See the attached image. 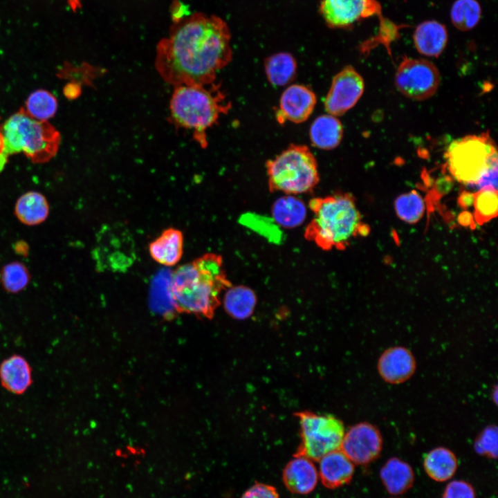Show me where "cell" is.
<instances>
[{"mask_svg":"<svg viewBox=\"0 0 498 498\" xmlns=\"http://www.w3.org/2000/svg\"><path fill=\"white\" fill-rule=\"evenodd\" d=\"M230 32L215 15L195 12L173 21L168 35L156 46L155 65L165 82L175 86L210 84L231 61Z\"/></svg>","mask_w":498,"mask_h":498,"instance_id":"6da1fadb","label":"cell"},{"mask_svg":"<svg viewBox=\"0 0 498 498\" xmlns=\"http://www.w3.org/2000/svg\"><path fill=\"white\" fill-rule=\"evenodd\" d=\"M232 286L222 257L207 253L174 270L170 293L175 308L211 318L221 303V293Z\"/></svg>","mask_w":498,"mask_h":498,"instance_id":"7a4b0ae2","label":"cell"},{"mask_svg":"<svg viewBox=\"0 0 498 498\" xmlns=\"http://www.w3.org/2000/svg\"><path fill=\"white\" fill-rule=\"evenodd\" d=\"M308 207L313 216L305 228L304 238L323 250H344L354 237L369 232L351 194L315 197Z\"/></svg>","mask_w":498,"mask_h":498,"instance_id":"3957f363","label":"cell"},{"mask_svg":"<svg viewBox=\"0 0 498 498\" xmlns=\"http://www.w3.org/2000/svg\"><path fill=\"white\" fill-rule=\"evenodd\" d=\"M214 83L177 86L170 100L172 121L179 127L192 131L203 147L208 144L207 130L231 107L224 93Z\"/></svg>","mask_w":498,"mask_h":498,"instance_id":"277c9868","label":"cell"},{"mask_svg":"<svg viewBox=\"0 0 498 498\" xmlns=\"http://www.w3.org/2000/svg\"><path fill=\"white\" fill-rule=\"evenodd\" d=\"M59 132L48 122L36 120L22 108L0 125V173L8 158L22 153L35 163H44L57 154Z\"/></svg>","mask_w":498,"mask_h":498,"instance_id":"5b68a950","label":"cell"},{"mask_svg":"<svg viewBox=\"0 0 498 498\" xmlns=\"http://www.w3.org/2000/svg\"><path fill=\"white\" fill-rule=\"evenodd\" d=\"M268 190L296 195L311 192L320 181L317 160L304 145L291 144L266 163Z\"/></svg>","mask_w":498,"mask_h":498,"instance_id":"8992f818","label":"cell"},{"mask_svg":"<svg viewBox=\"0 0 498 498\" xmlns=\"http://www.w3.org/2000/svg\"><path fill=\"white\" fill-rule=\"evenodd\" d=\"M445 158L452 178L472 188L490 167L497 165L496 145L487 132L454 140Z\"/></svg>","mask_w":498,"mask_h":498,"instance_id":"52a82bcc","label":"cell"},{"mask_svg":"<svg viewBox=\"0 0 498 498\" xmlns=\"http://www.w3.org/2000/svg\"><path fill=\"white\" fill-rule=\"evenodd\" d=\"M301 443L295 455L318 461L326 454L340 449L344 435L342 422L331 415L298 412Z\"/></svg>","mask_w":498,"mask_h":498,"instance_id":"ba28073f","label":"cell"},{"mask_svg":"<svg viewBox=\"0 0 498 498\" xmlns=\"http://www.w3.org/2000/svg\"><path fill=\"white\" fill-rule=\"evenodd\" d=\"M93 256L101 271H126L136 259L134 242L130 232L122 225L102 227L98 232Z\"/></svg>","mask_w":498,"mask_h":498,"instance_id":"9c48e42d","label":"cell"},{"mask_svg":"<svg viewBox=\"0 0 498 498\" xmlns=\"http://www.w3.org/2000/svg\"><path fill=\"white\" fill-rule=\"evenodd\" d=\"M440 73L436 66L423 59L405 57L395 74V85L405 97L414 100L431 98L440 84Z\"/></svg>","mask_w":498,"mask_h":498,"instance_id":"30bf717a","label":"cell"},{"mask_svg":"<svg viewBox=\"0 0 498 498\" xmlns=\"http://www.w3.org/2000/svg\"><path fill=\"white\" fill-rule=\"evenodd\" d=\"M365 83L351 66H347L333 77L324 101L327 113L340 116L356 105L362 96Z\"/></svg>","mask_w":498,"mask_h":498,"instance_id":"8fae6325","label":"cell"},{"mask_svg":"<svg viewBox=\"0 0 498 498\" xmlns=\"http://www.w3.org/2000/svg\"><path fill=\"white\" fill-rule=\"evenodd\" d=\"M382 448V438L378 427L362 422L344 433L340 450L354 464L367 465L379 456Z\"/></svg>","mask_w":498,"mask_h":498,"instance_id":"7c38bea8","label":"cell"},{"mask_svg":"<svg viewBox=\"0 0 498 498\" xmlns=\"http://www.w3.org/2000/svg\"><path fill=\"white\" fill-rule=\"evenodd\" d=\"M320 12L328 26L344 28L362 19L378 15L380 6L376 0H322Z\"/></svg>","mask_w":498,"mask_h":498,"instance_id":"4fadbf2b","label":"cell"},{"mask_svg":"<svg viewBox=\"0 0 498 498\" xmlns=\"http://www.w3.org/2000/svg\"><path fill=\"white\" fill-rule=\"evenodd\" d=\"M316 103V95L311 88L303 84H291L281 95L276 120L280 124L287 121L296 124L305 122L312 114Z\"/></svg>","mask_w":498,"mask_h":498,"instance_id":"5bb4252c","label":"cell"},{"mask_svg":"<svg viewBox=\"0 0 498 498\" xmlns=\"http://www.w3.org/2000/svg\"><path fill=\"white\" fill-rule=\"evenodd\" d=\"M416 367L412 353L404 347L396 346L386 349L381 354L377 369L384 381L398 385L409 380L414 374Z\"/></svg>","mask_w":498,"mask_h":498,"instance_id":"9a60e30c","label":"cell"},{"mask_svg":"<svg viewBox=\"0 0 498 498\" xmlns=\"http://www.w3.org/2000/svg\"><path fill=\"white\" fill-rule=\"evenodd\" d=\"M318 471L313 461L300 455H294L284 467L282 480L286 488L292 493L306 495L311 492L317 484Z\"/></svg>","mask_w":498,"mask_h":498,"instance_id":"2e32d148","label":"cell"},{"mask_svg":"<svg viewBox=\"0 0 498 498\" xmlns=\"http://www.w3.org/2000/svg\"><path fill=\"white\" fill-rule=\"evenodd\" d=\"M317 461L318 475L326 488L335 489L351 481L354 473V463L342 450L330 452Z\"/></svg>","mask_w":498,"mask_h":498,"instance_id":"e0dca14e","label":"cell"},{"mask_svg":"<svg viewBox=\"0 0 498 498\" xmlns=\"http://www.w3.org/2000/svg\"><path fill=\"white\" fill-rule=\"evenodd\" d=\"M446 27L434 20L425 21L417 26L413 35L414 46L422 55L439 57L448 42Z\"/></svg>","mask_w":498,"mask_h":498,"instance_id":"ac0fdd59","label":"cell"},{"mask_svg":"<svg viewBox=\"0 0 498 498\" xmlns=\"http://www.w3.org/2000/svg\"><path fill=\"white\" fill-rule=\"evenodd\" d=\"M2 386L15 394H24L32 384V371L28 361L21 356L12 355L0 365Z\"/></svg>","mask_w":498,"mask_h":498,"instance_id":"d6986e66","label":"cell"},{"mask_svg":"<svg viewBox=\"0 0 498 498\" xmlns=\"http://www.w3.org/2000/svg\"><path fill=\"white\" fill-rule=\"evenodd\" d=\"M149 251L151 258L157 263L172 266L181 259L183 252V234L176 228L165 229L149 243Z\"/></svg>","mask_w":498,"mask_h":498,"instance_id":"ffe728a7","label":"cell"},{"mask_svg":"<svg viewBox=\"0 0 498 498\" xmlns=\"http://www.w3.org/2000/svg\"><path fill=\"white\" fill-rule=\"evenodd\" d=\"M343 137V127L335 116L326 113L317 117L309 129V138L313 147L331 150L337 147Z\"/></svg>","mask_w":498,"mask_h":498,"instance_id":"44dd1931","label":"cell"},{"mask_svg":"<svg viewBox=\"0 0 498 498\" xmlns=\"http://www.w3.org/2000/svg\"><path fill=\"white\" fill-rule=\"evenodd\" d=\"M380 477L387 491L393 495L406 492L414 481L411 465L396 457L390 458L385 462L380 469Z\"/></svg>","mask_w":498,"mask_h":498,"instance_id":"7402d4cb","label":"cell"},{"mask_svg":"<svg viewBox=\"0 0 498 498\" xmlns=\"http://www.w3.org/2000/svg\"><path fill=\"white\" fill-rule=\"evenodd\" d=\"M15 212L17 219L27 225L44 222L49 214V205L41 193L30 191L22 194L17 201Z\"/></svg>","mask_w":498,"mask_h":498,"instance_id":"603a6c76","label":"cell"},{"mask_svg":"<svg viewBox=\"0 0 498 498\" xmlns=\"http://www.w3.org/2000/svg\"><path fill=\"white\" fill-rule=\"evenodd\" d=\"M423 466L432 479L439 482L445 481L455 474L458 466L457 458L450 450L439 447L426 454Z\"/></svg>","mask_w":498,"mask_h":498,"instance_id":"cb8c5ba5","label":"cell"},{"mask_svg":"<svg viewBox=\"0 0 498 498\" xmlns=\"http://www.w3.org/2000/svg\"><path fill=\"white\" fill-rule=\"evenodd\" d=\"M257 296L250 288L244 286H230L223 297V306L227 313L239 320L250 317L255 308Z\"/></svg>","mask_w":498,"mask_h":498,"instance_id":"d4e9b609","label":"cell"},{"mask_svg":"<svg viewBox=\"0 0 498 498\" xmlns=\"http://www.w3.org/2000/svg\"><path fill=\"white\" fill-rule=\"evenodd\" d=\"M297 68L296 59L286 52L270 55L264 61L266 77L275 86H282L290 83L295 77Z\"/></svg>","mask_w":498,"mask_h":498,"instance_id":"484cf974","label":"cell"},{"mask_svg":"<svg viewBox=\"0 0 498 498\" xmlns=\"http://www.w3.org/2000/svg\"><path fill=\"white\" fill-rule=\"evenodd\" d=\"M271 212L277 223L284 228H294L304 221L306 208L304 202L292 195L278 199L273 205Z\"/></svg>","mask_w":498,"mask_h":498,"instance_id":"4316f807","label":"cell"},{"mask_svg":"<svg viewBox=\"0 0 498 498\" xmlns=\"http://www.w3.org/2000/svg\"><path fill=\"white\" fill-rule=\"evenodd\" d=\"M58 103L57 98L50 92L45 89H37L31 93L23 108L32 118L48 122L56 113Z\"/></svg>","mask_w":498,"mask_h":498,"instance_id":"83f0119b","label":"cell"},{"mask_svg":"<svg viewBox=\"0 0 498 498\" xmlns=\"http://www.w3.org/2000/svg\"><path fill=\"white\" fill-rule=\"evenodd\" d=\"M481 16V8L477 0H456L450 10V19L459 30L468 31L474 28Z\"/></svg>","mask_w":498,"mask_h":498,"instance_id":"f1b7e54d","label":"cell"},{"mask_svg":"<svg viewBox=\"0 0 498 498\" xmlns=\"http://www.w3.org/2000/svg\"><path fill=\"white\" fill-rule=\"evenodd\" d=\"M394 208L402 221L415 223L423 217L425 203L419 193L412 190L399 195L394 201Z\"/></svg>","mask_w":498,"mask_h":498,"instance_id":"f546056e","label":"cell"},{"mask_svg":"<svg viewBox=\"0 0 498 498\" xmlns=\"http://www.w3.org/2000/svg\"><path fill=\"white\" fill-rule=\"evenodd\" d=\"M497 191L492 188H483L474 193L473 206L474 220L481 225L497 215Z\"/></svg>","mask_w":498,"mask_h":498,"instance_id":"4dcf8cb0","label":"cell"},{"mask_svg":"<svg viewBox=\"0 0 498 498\" xmlns=\"http://www.w3.org/2000/svg\"><path fill=\"white\" fill-rule=\"evenodd\" d=\"M0 281L6 290L11 293H17L28 286L30 274L24 264L13 261L2 268L0 272Z\"/></svg>","mask_w":498,"mask_h":498,"instance_id":"1f68e13d","label":"cell"},{"mask_svg":"<svg viewBox=\"0 0 498 498\" xmlns=\"http://www.w3.org/2000/svg\"><path fill=\"white\" fill-rule=\"evenodd\" d=\"M476 452L490 459L497 457V428L496 426L486 427L474 442Z\"/></svg>","mask_w":498,"mask_h":498,"instance_id":"d6a6232c","label":"cell"},{"mask_svg":"<svg viewBox=\"0 0 498 498\" xmlns=\"http://www.w3.org/2000/svg\"><path fill=\"white\" fill-rule=\"evenodd\" d=\"M442 498H476V495L471 484L465 481L454 480L446 486Z\"/></svg>","mask_w":498,"mask_h":498,"instance_id":"836d02e7","label":"cell"},{"mask_svg":"<svg viewBox=\"0 0 498 498\" xmlns=\"http://www.w3.org/2000/svg\"><path fill=\"white\" fill-rule=\"evenodd\" d=\"M241 498H279V497L274 486L256 483L246 490Z\"/></svg>","mask_w":498,"mask_h":498,"instance_id":"e575fe53","label":"cell"},{"mask_svg":"<svg viewBox=\"0 0 498 498\" xmlns=\"http://www.w3.org/2000/svg\"><path fill=\"white\" fill-rule=\"evenodd\" d=\"M432 185H433V189L431 195L434 199H437L451 190L453 186V179L450 176L445 175L437 178Z\"/></svg>","mask_w":498,"mask_h":498,"instance_id":"d590c367","label":"cell"},{"mask_svg":"<svg viewBox=\"0 0 498 498\" xmlns=\"http://www.w3.org/2000/svg\"><path fill=\"white\" fill-rule=\"evenodd\" d=\"M474 200V193L464 190L460 194L458 203L460 207L465 209L473 206Z\"/></svg>","mask_w":498,"mask_h":498,"instance_id":"8d00e7d4","label":"cell"},{"mask_svg":"<svg viewBox=\"0 0 498 498\" xmlns=\"http://www.w3.org/2000/svg\"><path fill=\"white\" fill-rule=\"evenodd\" d=\"M459 223L463 226H472L474 223L473 217L470 212H463L459 216Z\"/></svg>","mask_w":498,"mask_h":498,"instance_id":"74e56055","label":"cell"},{"mask_svg":"<svg viewBox=\"0 0 498 498\" xmlns=\"http://www.w3.org/2000/svg\"><path fill=\"white\" fill-rule=\"evenodd\" d=\"M67 2L73 12H76L82 6L80 0H67Z\"/></svg>","mask_w":498,"mask_h":498,"instance_id":"f35d334b","label":"cell"},{"mask_svg":"<svg viewBox=\"0 0 498 498\" xmlns=\"http://www.w3.org/2000/svg\"><path fill=\"white\" fill-rule=\"evenodd\" d=\"M396 498H397V497H396Z\"/></svg>","mask_w":498,"mask_h":498,"instance_id":"ab89813d","label":"cell"}]
</instances>
